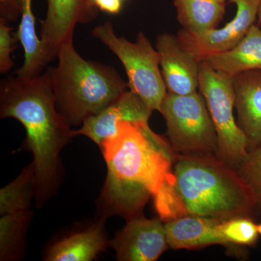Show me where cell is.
I'll list each match as a JSON object with an SVG mask.
<instances>
[{
	"instance_id": "obj_19",
	"label": "cell",
	"mask_w": 261,
	"mask_h": 261,
	"mask_svg": "<svg viewBox=\"0 0 261 261\" xmlns=\"http://www.w3.org/2000/svg\"><path fill=\"white\" fill-rule=\"evenodd\" d=\"M32 215V211L29 210L1 216L0 260H13L20 257Z\"/></svg>"
},
{
	"instance_id": "obj_28",
	"label": "cell",
	"mask_w": 261,
	"mask_h": 261,
	"mask_svg": "<svg viewBox=\"0 0 261 261\" xmlns=\"http://www.w3.org/2000/svg\"><path fill=\"white\" fill-rule=\"evenodd\" d=\"M217 1L220 2V3H225L227 0H217Z\"/></svg>"
},
{
	"instance_id": "obj_29",
	"label": "cell",
	"mask_w": 261,
	"mask_h": 261,
	"mask_svg": "<svg viewBox=\"0 0 261 261\" xmlns=\"http://www.w3.org/2000/svg\"><path fill=\"white\" fill-rule=\"evenodd\" d=\"M90 2H91V0H90Z\"/></svg>"
},
{
	"instance_id": "obj_21",
	"label": "cell",
	"mask_w": 261,
	"mask_h": 261,
	"mask_svg": "<svg viewBox=\"0 0 261 261\" xmlns=\"http://www.w3.org/2000/svg\"><path fill=\"white\" fill-rule=\"evenodd\" d=\"M153 199L154 208L160 219L165 223L188 216L181 197L173 185V171Z\"/></svg>"
},
{
	"instance_id": "obj_14",
	"label": "cell",
	"mask_w": 261,
	"mask_h": 261,
	"mask_svg": "<svg viewBox=\"0 0 261 261\" xmlns=\"http://www.w3.org/2000/svg\"><path fill=\"white\" fill-rule=\"evenodd\" d=\"M222 221L189 215L165 223L168 246L174 250H191L215 245L229 246L220 229Z\"/></svg>"
},
{
	"instance_id": "obj_2",
	"label": "cell",
	"mask_w": 261,
	"mask_h": 261,
	"mask_svg": "<svg viewBox=\"0 0 261 261\" xmlns=\"http://www.w3.org/2000/svg\"><path fill=\"white\" fill-rule=\"evenodd\" d=\"M0 117L14 118L25 128L24 145L32 152L35 168L36 206L42 207L61 185L63 169L60 154L75 137L57 109L47 70L30 78L15 75L3 81Z\"/></svg>"
},
{
	"instance_id": "obj_20",
	"label": "cell",
	"mask_w": 261,
	"mask_h": 261,
	"mask_svg": "<svg viewBox=\"0 0 261 261\" xmlns=\"http://www.w3.org/2000/svg\"><path fill=\"white\" fill-rule=\"evenodd\" d=\"M256 224L248 216H240L221 222L220 229L230 247L252 246L257 243L259 233Z\"/></svg>"
},
{
	"instance_id": "obj_22",
	"label": "cell",
	"mask_w": 261,
	"mask_h": 261,
	"mask_svg": "<svg viewBox=\"0 0 261 261\" xmlns=\"http://www.w3.org/2000/svg\"><path fill=\"white\" fill-rule=\"evenodd\" d=\"M237 171L251 191L256 208L261 210V145L249 151Z\"/></svg>"
},
{
	"instance_id": "obj_26",
	"label": "cell",
	"mask_w": 261,
	"mask_h": 261,
	"mask_svg": "<svg viewBox=\"0 0 261 261\" xmlns=\"http://www.w3.org/2000/svg\"><path fill=\"white\" fill-rule=\"evenodd\" d=\"M257 25L260 27L261 25V3L260 5V9H259L258 16H257Z\"/></svg>"
},
{
	"instance_id": "obj_12",
	"label": "cell",
	"mask_w": 261,
	"mask_h": 261,
	"mask_svg": "<svg viewBox=\"0 0 261 261\" xmlns=\"http://www.w3.org/2000/svg\"><path fill=\"white\" fill-rule=\"evenodd\" d=\"M152 112L129 89L102 111L85 120L79 129L74 130L75 135L85 136L99 147L103 141L116 135L120 122L148 121Z\"/></svg>"
},
{
	"instance_id": "obj_11",
	"label": "cell",
	"mask_w": 261,
	"mask_h": 261,
	"mask_svg": "<svg viewBox=\"0 0 261 261\" xmlns=\"http://www.w3.org/2000/svg\"><path fill=\"white\" fill-rule=\"evenodd\" d=\"M156 49L167 92L187 95L197 92L200 61L181 45L178 37L168 33L161 34Z\"/></svg>"
},
{
	"instance_id": "obj_18",
	"label": "cell",
	"mask_w": 261,
	"mask_h": 261,
	"mask_svg": "<svg viewBox=\"0 0 261 261\" xmlns=\"http://www.w3.org/2000/svg\"><path fill=\"white\" fill-rule=\"evenodd\" d=\"M35 168L25 166L15 179L0 190V214L29 211L35 197Z\"/></svg>"
},
{
	"instance_id": "obj_24",
	"label": "cell",
	"mask_w": 261,
	"mask_h": 261,
	"mask_svg": "<svg viewBox=\"0 0 261 261\" xmlns=\"http://www.w3.org/2000/svg\"><path fill=\"white\" fill-rule=\"evenodd\" d=\"M20 14L19 0H0V18L13 22Z\"/></svg>"
},
{
	"instance_id": "obj_17",
	"label": "cell",
	"mask_w": 261,
	"mask_h": 261,
	"mask_svg": "<svg viewBox=\"0 0 261 261\" xmlns=\"http://www.w3.org/2000/svg\"><path fill=\"white\" fill-rule=\"evenodd\" d=\"M183 29L198 34L216 29L225 15V3L217 0H174Z\"/></svg>"
},
{
	"instance_id": "obj_15",
	"label": "cell",
	"mask_w": 261,
	"mask_h": 261,
	"mask_svg": "<svg viewBox=\"0 0 261 261\" xmlns=\"http://www.w3.org/2000/svg\"><path fill=\"white\" fill-rule=\"evenodd\" d=\"M213 69L233 78L235 75L261 69V29L255 24L240 42L228 50L206 57Z\"/></svg>"
},
{
	"instance_id": "obj_27",
	"label": "cell",
	"mask_w": 261,
	"mask_h": 261,
	"mask_svg": "<svg viewBox=\"0 0 261 261\" xmlns=\"http://www.w3.org/2000/svg\"><path fill=\"white\" fill-rule=\"evenodd\" d=\"M257 231H258L259 235L261 237V223L260 224H257Z\"/></svg>"
},
{
	"instance_id": "obj_25",
	"label": "cell",
	"mask_w": 261,
	"mask_h": 261,
	"mask_svg": "<svg viewBox=\"0 0 261 261\" xmlns=\"http://www.w3.org/2000/svg\"><path fill=\"white\" fill-rule=\"evenodd\" d=\"M123 0H91V3L97 9L111 15L121 12Z\"/></svg>"
},
{
	"instance_id": "obj_16",
	"label": "cell",
	"mask_w": 261,
	"mask_h": 261,
	"mask_svg": "<svg viewBox=\"0 0 261 261\" xmlns=\"http://www.w3.org/2000/svg\"><path fill=\"white\" fill-rule=\"evenodd\" d=\"M105 219L88 229L73 233L53 245L46 254L48 261H92L108 244Z\"/></svg>"
},
{
	"instance_id": "obj_4",
	"label": "cell",
	"mask_w": 261,
	"mask_h": 261,
	"mask_svg": "<svg viewBox=\"0 0 261 261\" xmlns=\"http://www.w3.org/2000/svg\"><path fill=\"white\" fill-rule=\"evenodd\" d=\"M57 58V66L47 71L57 109L71 127L82 126L128 90L113 67L82 58L73 39L62 44Z\"/></svg>"
},
{
	"instance_id": "obj_6",
	"label": "cell",
	"mask_w": 261,
	"mask_h": 261,
	"mask_svg": "<svg viewBox=\"0 0 261 261\" xmlns=\"http://www.w3.org/2000/svg\"><path fill=\"white\" fill-rule=\"evenodd\" d=\"M160 113L166 123V135L176 154H216L218 139L202 94H166Z\"/></svg>"
},
{
	"instance_id": "obj_23",
	"label": "cell",
	"mask_w": 261,
	"mask_h": 261,
	"mask_svg": "<svg viewBox=\"0 0 261 261\" xmlns=\"http://www.w3.org/2000/svg\"><path fill=\"white\" fill-rule=\"evenodd\" d=\"M9 22L0 18V73H6L13 67L11 53L14 49L15 37L12 36L13 28L8 25Z\"/></svg>"
},
{
	"instance_id": "obj_1",
	"label": "cell",
	"mask_w": 261,
	"mask_h": 261,
	"mask_svg": "<svg viewBox=\"0 0 261 261\" xmlns=\"http://www.w3.org/2000/svg\"><path fill=\"white\" fill-rule=\"evenodd\" d=\"M117 128L99 146L107 176L97 209L100 219L120 216L128 221L142 216L149 198L172 173L176 153L148 121H122Z\"/></svg>"
},
{
	"instance_id": "obj_10",
	"label": "cell",
	"mask_w": 261,
	"mask_h": 261,
	"mask_svg": "<svg viewBox=\"0 0 261 261\" xmlns=\"http://www.w3.org/2000/svg\"><path fill=\"white\" fill-rule=\"evenodd\" d=\"M110 244L119 261H155L169 247L162 220L142 216L127 221Z\"/></svg>"
},
{
	"instance_id": "obj_7",
	"label": "cell",
	"mask_w": 261,
	"mask_h": 261,
	"mask_svg": "<svg viewBox=\"0 0 261 261\" xmlns=\"http://www.w3.org/2000/svg\"><path fill=\"white\" fill-rule=\"evenodd\" d=\"M199 90L205 99L217 135V156L237 169L246 159L250 147L246 135L233 116L232 78L200 61Z\"/></svg>"
},
{
	"instance_id": "obj_5",
	"label": "cell",
	"mask_w": 261,
	"mask_h": 261,
	"mask_svg": "<svg viewBox=\"0 0 261 261\" xmlns=\"http://www.w3.org/2000/svg\"><path fill=\"white\" fill-rule=\"evenodd\" d=\"M92 35L118 58L126 70L128 87L152 111H160L167 89L160 65V55L143 32L135 42L118 37L108 21L92 30Z\"/></svg>"
},
{
	"instance_id": "obj_13",
	"label": "cell",
	"mask_w": 261,
	"mask_h": 261,
	"mask_svg": "<svg viewBox=\"0 0 261 261\" xmlns=\"http://www.w3.org/2000/svg\"><path fill=\"white\" fill-rule=\"evenodd\" d=\"M232 83L238 123L246 135L250 150L261 145V69L235 75Z\"/></svg>"
},
{
	"instance_id": "obj_9",
	"label": "cell",
	"mask_w": 261,
	"mask_h": 261,
	"mask_svg": "<svg viewBox=\"0 0 261 261\" xmlns=\"http://www.w3.org/2000/svg\"><path fill=\"white\" fill-rule=\"evenodd\" d=\"M97 15V8L90 0H47V15L40 33L47 61L57 58L62 44L73 39L77 24L89 23Z\"/></svg>"
},
{
	"instance_id": "obj_8",
	"label": "cell",
	"mask_w": 261,
	"mask_h": 261,
	"mask_svg": "<svg viewBox=\"0 0 261 261\" xmlns=\"http://www.w3.org/2000/svg\"><path fill=\"white\" fill-rule=\"evenodd\" d=\"M237 6L235 16L221 29L191 34L182 29L178 39L185 49L202 61L206 57L236 46L256 24L261 0H230Z\"/></svg>"
},
{
	"instance_id": "obj_3",
	"label": "cell",
	"mask_w": 261,
	"mask_h": 261,
	"mask_svg": "<svg viewBox=\"0 0 261 261\" xmlns=\"http://www.w3.org/2000/svg\"><path fill=\"white\" fill-rule=\"evenodd\" d=\"M173 185L190 216L226 221L256 209L253 196L236 168L216 154H176Z\"/></svg>"
}]
</instances>
